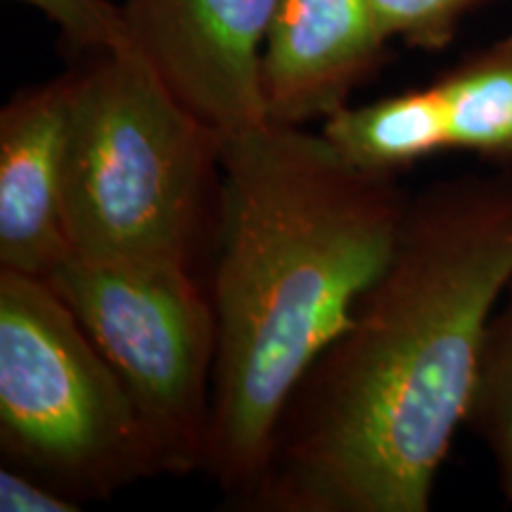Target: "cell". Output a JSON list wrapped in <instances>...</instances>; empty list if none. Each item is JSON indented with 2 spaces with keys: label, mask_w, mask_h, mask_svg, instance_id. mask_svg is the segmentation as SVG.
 I'll return each instance as SVG.
<instances>
[{
  "label": "cell",
  "mask_w": 512,
  "mask_h": 512,
  "mask_svg": "<svg viewBox=\"0 0 512 512\" xmlns=\"http://www.w3.org/2000/svg\"><path fill=\"white\" fill-rule=\"evenodd\" d=\"M0 510L3 512H76L79 503L48 486L41 479L19 470V467H0Z\"/></svg>",
  "instance_id": "cell-13"
},
{
  "label": "cell",
  "mask_w": 512,
  "mask_h": 512,
  "mask_svg": "<svg viewBox=\"0 0 512 512\" xmlns=\"http://www.w3.org/2000/svg\"><path fill=\"white\" fill-rule=\"evenodd\" d=\"M74 72L22 88L0 110V268L48 278L72 254L62 164Z\"/></svg>",
  "instance_id": "cell-8"
},
{
  "label": "cell",
  "mask_w": 512,
  "mask_h": 512,
  "mask_svg": "<svg viewBox=\"0 0 512 512\" xmlns=\"http://www.w3.org/2000/svg\"><path fill=\"white\" fill-rule=\"evenodd\" d=\"M411 195L306 126L223 140L211 271L216 368L204 472L233 508L306 370L347 328L392 254Z\"/></svg>",
  "instance_id": "cell-2"
},
{
  "label": "cell",
  "mask_w": 512,
  "mask_h": 512,
  "mask_svg": "<svg viewBox=\"0 0 512 512\" xmlns=\"http://www.w3.org/2000/svg\"><path fill=\"white\" fill-rule=\"evenodd\" d=\"M418 110L432 157L470 152L512 164V31L418 86Z\"/></svg>",
  "instance_id": "cell-9"
},
{
  "label": "cell",
  "mask_w": 512,
  "mask_h": 512,
  "mask_svg": "<svg viewBox=\"0 0 512 512\" xmlns=\"http://www.w3.org/2000/svg\"><path fill=\"white\" fill-rule=\"evenodd\" d=\"M384 34L408 48L439 53L458 34L460 22L491 0H368Z\"/></svg>",
  "instance_id": "cell-11"
},
{
  "label": "cell",
  "mask_w": 512,
  "mask_h": 512,
  "mask_svg": "<svg viewBox=\"0 0 512 512\" xmlns=\"http://www.w3.org/2000/svg\"><path fill=\"white\" fill-rule=\"evenodd\" d=\"M43 12L67 43L86 53H119L131 50L126 17L112 0H19Z\"/></svg>",
  "instance_id": "cell-12"
},
{
  "label": "cell",
  "mask_w": 512,
  "mask_h": 512,
  "mask_svg": "<svg viewBox=\"0 0 512 512\" xmlns=\"http://www.w3.org/2000/svg\"><path fill=\"white\" fill-rule=\"evenodd\" d=\"M389 43L368 0H283L261 53L266 121H328L382 67Z\"/></svg>",
  "instance_id": "cell-7"
},
{
  "label": "cell",
  "mask_w": 512,
  "mask_h": 512,
  "mask_svg": "<svg viewBox=\"0 0 512 512\" xmlns=\"http://www.w3.org/2000/svg\"><path fill=\"white\" fill-rule=\"evenodd\" d=\"M0 451L74 503L166 475L124 380L46 278L0 268Z\"/></svg>",
  "instance_id": "cell-4"
},
{
  "label": "cell",
  "mask_w": 512,
  "mask_h": 512,
  "mask_svg": "<svg viewBox=\"0 0 512 512\" xmlns=\"http://www.w3.org/2000/svg\"><path fill=\"white\" fill-rule=\"evenodd\" d=\"M283 0H124L131 50L223 140L266 124L261 53Z\"/></svg>",
  "instance_id": "cell-6"
},
{
  "label": "cell",
  "mask_w": 512,
  "mask_h": 512,
  "mask_svg": "<svg viewBox=\"0 0 512 512\" xmlns=\"http://www.w3.org/2000/svg\"><path fill=\"white\" fill-rule=\"evenodd\" d=\"M223 197V136L185 110L136 50L74 72L62 164L72 254L202 273Z\"/></svg>",
  "instance_id": "cell-3"
},
{
  "label": "cell",
  "mask_w": 512,
  "mask_h": 512,
  "mask_svg": "<svg viewBox=\"0 0 512 512\" xmlns=\"http://www.w3.org/2000/svg\"><path fill=\"white\" fill-rule=\"evenodd\" d=\"M512 278V164L411 195L354 316L287 401L235 512H427Z\"/></svg>",
  "instance_id": "cell-1"
},
{
  "label": "cell",
  "mask_w": 512,
  "mask_h": 512,
  "mask_svg": "<svg viewBox=\"0 0 512 512\" xmlns=\"http://www.w3.org/2000/svg\"><path fill=\"white\" fill-rule=\"evenodd\" d=\"M46 280L124 380L166 475L204 472L219 347L207 278L69 254Z\"/></svg>",
  "instance_id": "cell-5"
},
{
  "label": "cell",
  "mask_w": 512,
  "mask_h": 512,
  "mask_svg": "<svg viewBox=\"0 0 512 512\" xmlns=\"http://www.w3.org/2000/svg\"><path fill=\"white\" fill-rule=\"evenodd\" d=\"M465 430L486 448L505 505H512V278L486 325Z\"/></svg>",
  "instance_id": "cell-10"
}]
</instances>
